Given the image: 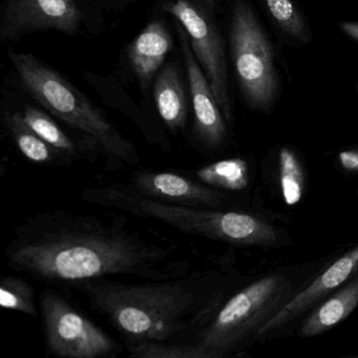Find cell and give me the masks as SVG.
<instances>
[{
    "mask_svg": "<svg viewBox=\"0 0 358 358\" xmlns=\"http://www.w3.org/2000/svg\"><path fill=\"white\" fill-rule=\"evenodd\" d=\"M179 252L177 243L136 227L127 215L52 209L17 226L3 255L14 271L47 284L74 286L116 275H183L190 264Z\"/></svg>",
    "mask_w": 358,
    "mask_h": 358,
    "instance_id": "obj_1",
    "label": "cell"
},
{
    "mask_svg": "<svg viewBox=\"0 0 358 358\" xmlns=\"http://www.w3.org/2000/svg\"><path fill=\"white\" fill-rule=\"evenodd\" d=\"M221 274L207 270L166 280L124 282L108 278L72 286L94 311L118 331L127 345L192 343L222 307Z\"/></svg>",
    "mask_w": 358,
    "mask_h": 358,
    "instance_id": "obj_2",
    "label": "cell"
},
{
    "mask_svg": "<svg viewBox=\"0 0 358 358\" xmlns=\"http://www.w3.org/2000/svg\"><path fill=\"white\" fill-rule=\"evenodd\" d=\"M10 57L33 99L78 131L93 157H103L106 171L140 164L135 146L70 81L31 54L11 53Z\"/></svg>",
    "mask_w": 358,
    "mask_h": 358,
    "instance_id": "obj_3",
    "label": "cell"
},
{
    "mask_svg": "<svg viewBox=\"0 0 358 358\" xmlns=\"http://www.w3.org/2000/svg\"><path fill=\"white\" fill-rule=\"evenodd\" d=\"M291 282L270 275L245 287L220 308L192 345L198 358H223L257 336L259 329L285 305Z\"/></svg>",
    "mask_w": 358,
    "mask_h": 358,
    "instance_id": "obj_4",
    "label": "cell"
},
{
    "mask_svg": "<svg viewBox=\"0 0 358 358\" xmlns=\"http://www.w3.org/2000/svg\"><path fill=\"white\" fill-rule=\"evenodd\" d=\"M230 45L236 78L247 103L255 110H270L280 85L273 50L255 12L244 0L234 3Z\"/></svg>",
    "mask_w": 358,
    "mask_h": 358,
    "instance_id": "obj_5",
    "label": "cell"
},
{
    "mask_svg": "<svg viewBox=\"0 0 358 358\" xmlns=\"http://www.w3.org/2000/svg\"><path fill=\"white\" fill-rule=\"evenodd\" d=\"M45 345L62 358H103L115 356L120 345L93 320L81 313L57 291L45 289L39 295Z\"/></svg>",
    "mask_w": 358,
    "mask_h": 358,
    "instance_id": "obj_6",
    "label": "cell"
},
{
    "mask_svg": "<svg viewBox=\"0 0 358 358\" xmlns=\"http://www.w3.org/2000/svg\"><path fill=\"white\" fill-rule=\"evenodd\" d=\"M164 10L187 33L194 56L208 79L215 100L226 120L230 122L232 108L228 92L227 64L219 30L209 16L189 0H175L166 3Z\"/></svg>",
    "mask_w": 358,
    "mask_h": 358,
    "instance_id": "obj_7",
    "label": "cell"
},
{
    "mask_svg": "<svg viewBox=\"0 0 358 358\" xmlns=\"http://www.w3.org/2000/svg\"><path fill=\"white\" fill-rule=\"evenodd\" d=\"M81 13L74 0H8L0 24L1 41H15L37 31L75 35Z\"/></svg>",
    "mask_w": 358,
    "mask_h": 358,
    "instance_id": "obj_8",
    "label": "cell"
},
{
    "mask_svg": "<svg viewBox=\"0 0 358 358\" xmlns=\"http://www.w3.org/2000/svg\"><path fill=\"white\" fill-rule=\"evenodd\" d=\"M184 62L187 71L188 83L194 113V135L209 150H217L223 145L227 136L225 117L215 100L213 90L204 71L201 70L198 60L190 45L187 33L181 24L177 26Z\"/></svg>",
    "mask_w": 358,
    "mask_h": 358,
    "instance_id": "obj_9",
    "label": "cell"
},
{
    "mask_svg": "<svg viewBox=\"0 0 358 358\" xmlns=\"http://www.w3.org/2000/svg\"><path fill=\"white\" fill-rule=\"evenodd\" d=\"M127 185L141 196L182 206L217 208L226 199L217 188L169 171H135Z\"/></svg>",
    "mask_w": 358,
    "mask_h": 358,
    "instance_id": "obj_10",
    "label": "cell"
},
{
    "mask_svg": "<svg viewBox=\"0 0 358 358\" xmlns=\"http://www.w3.org/2000/svg\"><path fill=\"white\" fill-rule=\"evenodd\" d=\"M355 273H358V246L335 262L307 289L301 291L291 301H287L280 311L259 329L257 336L269 334L272 331L278 330L291 320H295L316 301L341 286L350 276Z\"/></svg>",
    "mask_w": 358,
    "mask_h": 358,
    "instance_id": "obj_11",
    "label": "cell"
},
{
    "mask_svg": "<svg viewBox=\"0 0 358 358\" xmlns=\"http://www.w3.org/2000/svg\"><path fill=\"white\" fill-rule=\"evenodd\" d=\"M171 47V34L161 22H150L131 43L129 62L143 89L150 87V81L162 66Z\"/></svg>",
    "mask_w": 358,
    "mask_h": 358,
    "instance_id": "obj_12",
    "label": "cell"
},
{
    "mask_svg": "<svg viewBox=\"0 0 358 358\" xmlns=\"http://www.w3.org/2000/svg\"><path fill=\"white\" fill-rule=\"evenodd\" d=\"M157 110L167 129L173 133L183 131L187 120L188 102L185 87L176 64L165 66L154 85Z\"/></svg>",
    "mask_w": 358,
    "mask_h": 358,
    "instance_id": "obj_13",
    "label": "cell"
},
{
    "mask_svg": "<svg viewBox=\"0 0 358 358\" xmlns=\"http://www.w3.org/2000/svg\"><path fill=\"white\" fill-rule=\"evenodd\" d=\"M6 124L22 156L41 166H70V159L39 137L22 118L20 113L6 114Z\"/></svg>",
    "mask_w": 358,
    "mask_h": 358,
    "instance_id": "obj_14",
    "label": "cell"
},
{
    "mask_svg": "<svg viewBox=\"0 0 358 358\" xmlns=\"http://www.w3.org/2000/svg\"><path fill=\"white\" fill-rule=\"evenodd\" d=\"M358 306V278L316 308L301 327L303 336L322 334L343 322Z\"/></svg>",
    "mask_w": 358,
    "mask_h": 358,
    "instance_id": "obj_15",
    "label": "cell"
},
{
    "mask_svg": "<svg viewBox=\"0 0 358 358\" xmlns=\"http://www.w3.org/2000/svg\"><path fill=\"white\" fill-rule=\"evenodd\" d=\"M27 124L47 143L70 159L73 163L92 156L89 148L81 141H75L54 119L39 108L28 106L20 113Z\"/></svg>",
    "mask_w": 358,
    "mask_h": 358,
    "instance_id": "obj_16",
    "label": "cell"
},
{
    "mask_svg": "<svg viewBox=\"0 0 358 358\" xmlns=\"http://www.w3.org/2000/svg\"><path fill=\"white\" fill-rule=\"evenodd\" d=\"M196 177L202 183L220 190L238 192L249 183L248 167L241 158L211 163L196 171Z\"/></svg>",
    "mask_w": 358,
    "mask_h": 358,
    "instance_id": "obj_17",
    "label": "cell"
},
{
    "mask_svg": "<svg viewBox=\"0 0 358 358\" xmlns=\"http://www.w3.org/2000/svg\"><path fill=\"white\" fill-rule=\"evenodd\" d=\"M274 24L288 36L303 43L311 39L309 29L294 0H262Z\"/></svg>",
    "mask_w": 358,
    "mask_h": 358,
    "instance_id": "obj_18",
    "label": "cell"
},
{
    "mask_svg": "<svg viewBox=\"0 0 358 358\" xmlns=\"http://www.w3.org/2000/svg\"><path fill=\"white\" fill-rule=\"evenodd\" d=\"M0 305L5 309L38 316L34 288L20 276L3 275L0 280Z\"/></svg>",
    "mask_w": 358,
    "mask_h": 358,
    "instance_id": "obj_19",
    "label": "cell"
},
{
    "mask_svg": "<svg viewBox=\"0 0 358 358\" xmlns=\"http://www.w3.org/2000/svg\"><path fill=\"white\" fill-rule=\"evenodd\" d=\"M280 176L285 202L289 206L297 204L303 196L305 179L296 156L289 148H282L280 150Z\"/></svg>",
    "mask_w": 358,
    "mask_h": 358,
    "instance_id": "obj_20",
    "label": "cell"
},
{
    "mask_svg": "<svg viewBox=\"0 0 358 358\" xmlns=\"http://www.w3.org/2000/svg\"><path fill=\"white\" fill-rule=\"evenodd\" d=\"M341 165L348 171L358 173V150H347L339 154Z\"/></svg>",
    "mask_w": 358,
    "mask_h": 358,
    "instance_id": "obj_21",
    "label": "cell"
},
{
    "mask_svg": "<svg viewBox=\"0 0 358 358\" xmlns=\"http://www.w3.org/2000/svg\"><path fill=\"white\" fill-rule=\"evenodd\" d=\"M339 29L350 38L358 43V22H343L339 24Z\"/></svg>",
    "mask_w": 358,
    "mask_h": 358,
    "instance_id": "obj_22",
    "label": "cell"
},
{
    "mask_svg": "<svg viewBox=\"0 0 358 358\" xmlns=\"http://www.w3.org/2000/svg\"><path fill=\"white\" fill-rule=\"evenodd\" d=\"M202 1L207 9H213V8H215V1H217V0H202Z\"/></svg>",
    "mask_w": 358,
    "mask_h": 358,
    "instance_id": "obj_23",
    "label": "cell"
}]
</instances>
